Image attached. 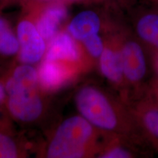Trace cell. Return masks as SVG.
Instances as JSON below:
<instances>
[{"mask_svg":"<svg viewBox=\"0 0 158 158\" xmlns=\"http://www.w3.org/2000/svg\"><path fill=\"white\" fill-rule=\"evenodd\" d=\"M93 128L83 116L67 118L59 125L48 148L47 157L77 158L85 154L86 145L92 138Z\"/></svg>","mask_w":158,"mask_h":158,"instance_id":"1","label":"cell"},{"mask_svg":"<svg viewBox=\"0 0 158 158\" xmlns=\"http://www.w3.org/2000/svg\"><path fill=\"white\" fill-rule=\"evenodd\" d=\"M76 102L81 116L92 125L107 131L117 128L116 111L107 97L98 89L92 86L81 89L77 94Z\"/></svg>","mask_w":158,"mask_h":158,"instance_id":"2","label":"cell"},{"mask_svg":"<svg viewBox=\"0 0 158 158\" xmlns=\"http://www.w3.org/2000/svg\"><path fill=\"white\" fill-rule=\"evenodd\" d=\"M19 42V59L25 64H33L40 60L45 51V40L36 26L29 21H21L17 28Z\"/></svg>","mask_w":158,"mask_h":158,"instance_id":"3","label":"cell"},{"mask_svg":"<svg viewBox=\"0 0 158 158\" xmlns=\"http://www.w3.org/2000/svg\"><path fill=\"white\" fill-rule=\"evenodd\" d=\"M120 51L124 78L132 84H138L144 78L147 73L143 49L135 41H127Z\"/></svg>","mask_w":158,"mask_h":158,"instance_id":"4","label":"cell"},{"mask_svg":"<svg viewBox=\"0 0 158 158\" xmlns=\"http://www.w3.org/2000/svg\"><path fill=\"white\" fill-rule=\"evenodd\" d=\"M8 107L11 114L23 122L34 121L43 111L42 101L34 92L10 95Z\"/></svg>","mask_w":158,"mask_h":158,"instance_id":"5","label":"cell"},{"mask_svg":"<svg viewBox=\"0 0 158 158\" xmlns=\"http://www.w3.org/2000/svg\"><path fill=\"white\" fill-rule=\"evenodd\" d=\"M79 51L70 34L59 33L51 40L47 49L45 60L57 62L66 60L76 62L79 59Z\"/></svg>","mask_w":158,"mask_h":158,"instance_id":"6","label":"cell"},{"mask_svg":"<svg viewBox=\"0 0 158 158\" xmlns=\"http://www.w3.org/2000/svg\"><path fill=\"white\" fill-rule=\"evenodd\" d=\"M39 81L38 73L29 64L18 67L14 73L6 84V90L9 95L19 93L34 92Z\"/></svg>","mask_w":158,"mask_h":158,"instance_id":"7","label":"cell"},{"mask_svg":"<svg viewBox=\"0 0 158 158\" xmlns=\"http://www.w3.org/2000/svg\"><path fill=\"white\" fill-rule=\"evenodd\" d=\"M69 34L74 39L83 41L84 39L98 34L100 29V19L96 13L85 10L76 15L68 26Z\"/></svg>","mask_w":158,"mask_h":158,"instance_id":"8","label":"cell"},{"mask_svg":"<svg viewBox=\"0 0 158 158\" xmlns=\"http://www.w3.org/2000/svg\"><path fill=\"white\" fill-rule=\"evenodd\" d=\"M66 15V9L62 5H53L45 10L36 25L37 30L44 40H50L56 35L59 25Z\"/></svg>","mask_w":158,"mask_h":158,"instance_id":"9","label":"cell"},{"mask_svg":"<svg viewBox=\"0 0 158 158\" xmlns=\"http://www.w3.org/2000/svg\"><path fill=\"white\" fill-rule=\"evenodd\" d=\"M102 73L110 81L118 84L124 78L121 51L112 48H105L100 57Z\"/></svg>","mask_w":158,"mask_h":158,"instance_id":"10","label":"cell"},{"mask_svg":"<svg viewBox=\"0 0 158 158\" xmlns=\"http://www.w3.org/2000/svg\"><path fill=\"white\" fill-rule=\"evenodd\" d=\"M40 84L46 89L52 90L60 87L68 79V73L56 62L45 60L41 64L38 71Z\"/></svg>","mask_w":158,"mask_h":158,"instance_id":"11","label":"cell"},{"mask_svg":"<svg viewBox=\"0 0 158 158\" xmlns=\"http://www.w3.org/2000/svg\"><path fill=\"white\" fill-rule=\"evenodd\" d=\"M140 123L144 131L158 143V106L146 102L138 110Z\"/></svg>","mask_w":158,"mask_h":158,"instance_id":"12","label":"cell"},{"mask_svg":"<svg viewBox=\"0 0 158 158\" xmlns=\"http://www.w3.org/2000/svg\"><path fill=\"white\" fill-rule=\"evenodd\" d=\"M136 29L144 42L158 49V15L147 14L141 18Z\"/></svg>","mask_w":158,"mask_h":158,"instance_id":"13","label":"cell"},{"mask_svg":"<svg viewBox=\"0 0 158 158\" xmlns=\"http://www.w3.org/2000/svg\"><path fill=\"white\" fill-rule=\"evenodd\" d=\"M19 51L18 37L10 30L5 20L0 18V53L10 56L16 54Z\"/></svg>","mask_w":158,"mask_h":158,"instance_id":"14","label":"cell"},{"mask_svg":"<svg viewBox=\"0 0 158 158\" xmlns=\"http://www.w3.org/2000/svg\"><path fill=\"white\" fill-rule=\"evenodd\" d=\"M86 48V51L91 56L94 58H100L103 52L105 47L101 37L98 34L92 35V36L84 39L82 41Z\"/></svg>","mask_w":158,"mask_h":158,"instance_id":"15","label":"cell"},{"mask_svg":"<svg viewBox=\"0 0 158 158\" xmlns=\"http://www.w3.org/2000/svg\"><path fill=\"white\" fill-rule=\"evenodd\" d=\"M17 157V148L15 142L7 136L0 134V157L14 158Z\"/></svg>","mask_w":158,"mask_h":158,"instance_id":"16","label":"cell"},{"mask_svg":"<svg viewBox=\"0 0 158 158\" xmlns=\"http://www.w3.org/2000/svg\"><path fill=\"white\" fill-rule=\"evenodd\" d=\"M131 153L122 147H116L108 149L103 153L101 157L103 158H127L131 157Z\"/></svg>","mask_w":158,"mask_h":158,"instance_id":"17","label":"cell"},{"mask_svg":"<svg viewBox=\"0 0 158 158\" xmlns=\"http://www.w3.org/2000/svg\"><path fill=\"white\" fill-rule=\"evenodd\" d=\"M5 89L1 84H0V102L3 100V99L5 98Z\"/></svg>","mask_w":158,"mask_h":158,"instance_id":"18","label":"cell"},{"mask_svg":"<svg viewBox=\"0 0 158 158\" xmlns=\"http://www.w3.org/2000/svg\"><path fill=\"white\" fill-rule=\"evenodd\" d=\"M156 95H157V98L158 99V86H157V89H156Z\"/></svg>","mask_w":158,"mask_h":158,"instance_id":"19","label":"cell"},{"mask_svg":"<svg viewBox=\"0 0 158 158\" xmlns=\"http://www.w3.org/2000/svg\"><path fill=\"white\" fill-rule=\"evenodd\" d=\"M157 70H158V58H157Z\"/></svg>","mask_w":158,"mask_h":158,"instance_id":"20","label":"cell"}]
</instances>
